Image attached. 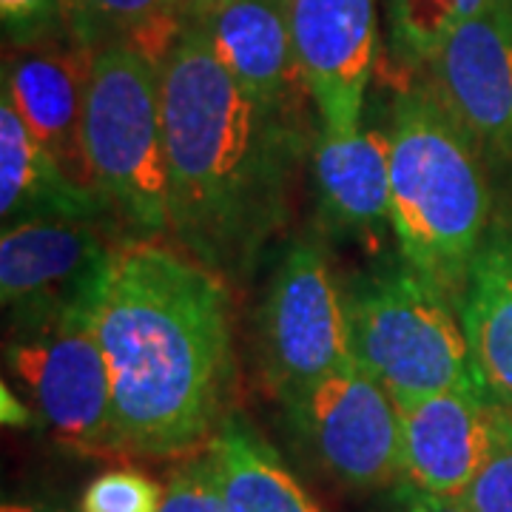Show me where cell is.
I'll use <instances>...</instances> for the list:
<instances>
[{
    "mask_svg": "<svg viewBox=\"0 0 512 512\" xmlns=\"http://www.w3.org/2000/svg\"><path fill=\"white\" fill-rule=\"evenodd\" d=\"M117 453L183 456L220 430L234 382L231 302L183 248L131 237L114 248L94 308Z\"/></svg>",
    "mask_w": 512,
    "mask_h": 512,
    "instance_id": "cell-1",
    "label": "cell"
},
{
    "mask_svg": "<svg viewBox=\"0 0 512 512\" xmlns=\"http://www.w3.org/2000/svg\"><path fill=\"white\" fill-rule=\"evenodd\" d=\"M168 234L214 274L239 279L288 220L293 168L308 143L296 111L254 100L185 12L160 66Z\"/></svg>",
    "mask_w": 512,
    "mask_h": 512,
    "instance_id": "cell-2",
    "label": "cell"
},
{
    "mask_svg": "<svg viewBox=\"0 0 512 512\" xmlns=\"http://www.w3.org/2000/svg\"><path fill=\"white\" fill-rule=\"evenodd\" d=\"M390 231L399 251L458 308L490 231L484 157L427 80L390 111Z\"/></svg>",
    "mask_w": 512,
    "mask_h": 512,
    "instance_id": "cell-3",
    "label": "cell"
},
{
    "mask_svg": "<svg viewBox=\"0 0 512 512\" xmlns=\"http://www.w3.org/2000/svg\"><path fill=\"white\" fill-rule=\"evenodd\" d=\"M83 143L97 194L111 217L134 237L168 234L160 63L128 40H111L94 52Z\"/></svg>",
    "mask_w": 512,
    "mask_h": 512,
    "instance_id": "cell-4",
    "label": "cell"
},
{
    "mask_svg": "<svg viewBox=\"0 0 512 512\" xmlns=\"http://www.w3.org/2000/svg\"><path fill=\"white\" fill-rule=\"evenodd\" d=\"M345 291L350 348L396 404L481 390L458 308L404 259L356 276Z\"/></svg>",
    "mask_w": 512,
    "mask_h": 512,
    "instance_id": "cell-5",
    "label": "cell"
},
{
    "mask_svg": "<svg viewBox=\"0 0 512 512\" xmlns=\"http://www.w3.org/2000/svg\"><path fill=\"white\" fill-rule=\"evenodd\" d=\"M94 308L12 328L3 359L57 441L117 453L111 373L94 330Z\"/></svg>",
    "mask_w": 512,
    "mask_h": 512,
    "instance_id": "cell-6",
    "label": "cell"
},
{
    "mask_svg": "<svg viewBox=\"0 0 512 512\" xmlns=\"http://www.w3.org/2000/svg\"><path fill=\"white\" fill-rule=\"evenodd\" d=\"M256 333L265 379L282 402L356 362L345 291L319 248L296 242L279 259L259 305Z\"/></svg>",
    "mask_w": 512,
    "mask_h": 512,
    "instance_id": "cell-7",
    "label": "cell"
},
{
    "mask_svg": "<svg viewBox=\"0 0 512 512\" xmlns=\"http://www.w3.org/2000/svg\"><path fill=\"white\" fill-rule=\"evenodd\" d=\"M282 404L305 447L342 484L373 490L404 476L399 404L359 362Z\"/></svg>",
    "mask_w": 512,
    "mask_h": 512,
    "instance_id": "cell-8",
    "label": "cell"
},
{
    "mask_svg": "<svg viewBox=\"0 0 512 512\" xmlns=\"http://www.w3.org/2000/svg\"><path fill=\"white\" fill-rule=\"evenodd\" d=\"M114 248L94 220L35 217L3 225L0 299L12 328L94 308Z\"/></svg>",
    "mask_w": 512,
    "mask_h": 512,
    "instance_id": "cell-9",
    "label": "cell"
},
{
    "mask_svg": "<svg viewBox=\"0 0 512 512\" xmlns=\"http://www.w3.org/2000/svg\"><path fill=\"white\" fill-rule=\"evenodd\" d=\"M288 20L322 131L339 137L359 131L379 49L376 0H288Z\"/></svg>",
    "mask_w": 512,
    "mask_h": 512,
    "instance_id": "cell-10",
    "label": "cell"
},
{
    "mask_svg": "<svg viewBox=\"0 0 512 512\" xmlns=\"http://www.w3.org/2000/svg\"><path fill=\"white\" fill-rule=\"evenodd\" d=\"M427 69L481 157L512 165V0H493L464 20Z\"/></svg>",
    "mask_w": 512,
    "mask_h": 512,
    "instance_id": "cell-11",
    "label": "cell"
},
{
    "mask_svg": "<svg viewBox=\"0 0 512 512\" xmlns=\"http://www.w3.org/2000/svg\"><path fill=\"white\" fill-rule=\"evenodd\" d=\"M92 57L94 49L69 35L35 46H15V52L3 60V94L12 100L32 137L55 157L63 174L100 200L83 143V106Z\"/></svg>",
    "mask_w": 512,
    "mask_h": 512,
    "instance_id": "cell-12",
    "label": "cell"
},
{
    "mask_svg": "<svg viewBox=\"0 0 512 512\" xmlns=\"http://www.w3.org/2000/svg\"><path fill=\"white\" fill-rule=\"evenodd\" d=\"M404 484L461 498L490 456L501 404L481 390H447L399 404Z\"/></svg>",
    "mask_w": 512,
    "mask_h": 512,
    "instance_id": "cell-13",
    "label": "cell"
},
{
    "mask_svg": "<svg viewBox=\"0 0 512 512\" xmlns=\"http://www.w3.org/2000/svg\"><path fill=\"white\" fill-rule=\"evenodd\" d=\"M194 12L214 52L245 92L271 109L296 111L308 97L293 55L288 0H214Z\"/></svg>",
    "mask_w": 512,
    "mask_h": 512,
    "instance_id": "cell-14",
    "label": "cell"
},
{
    "mask_svg": "<svg viewBox=\"0 0 512 512\" xmlns=\"http://www.w3.org/2000/svg\"><path fill=\"white\" fill-rule=\"evenodd\" d=\"M313 191L319 217L333 234L379 237L390 228V134L359 128L313 140Z\"/></svg>",
    "mask_w": 512,
    "mask_h": 512,
    "instance_id": "cell-15",
    "label": "cell"
},
{
    "mask_svg": "<svg viewBox=\"0 0 512 512\" xmlns=\"http://www.w3.org/2000/svg\"><path fill=\"white\" fill-rule=\"evenodd\" d=\"M458 316L481 387L512 410V222L490 225L478 248Z\"/></svg>",
    "mask_w": 512,
    "mask_h": 512,
    "instance_id": "cell-16",
    "label": "cell"
},
{
    "mask_svg": "<svg viewBox=\"0 0 512 512\" xmlns=\"http://www.w3.org/2000/svg\"><path fill=\"white\" fill-rule=\"evenodd\" d=\"M0 217L3 225L35 217L109 220V208L74 185L55 157L32 137L6 94H0Z\"/></svg>",
    "mask_w": 512,
    "mask_h": 512,
    "instance_id": "cell-17",
    "label": "cell"
},
{
    "mask_svg": "<svg viewBox=\"0 0 512 512\" xmlns=\"http://www.w3.org/2000/svg\"><path fill=\"white\" fill-rule=\"evenodd\" d=\"M228 512H325L276 450L237 416L208 441Z\"/></svg>",
    "mask_w": 512,
    "mask_h": 512,
    "instance_id": "cell-18",
    "label": "cell"
},
{
    "mask_svg": "<svg viewBox=\"0 0 512 512\" xmlns=\"http://www.w3.org/2000/svg\"><path fill=\"white\" fill-rule=\"evenodd\" d=\"M180 6L183 0H63L72 40L94 52L111 40H128L160 66L183 32Z\"/></svg>",
    "mask_w": 512,
    "mask_h": 512,
    "instance_id": "cell-19",
    "label": "cell"
},
{
    "mask_svg": "<svg viewBox=\"0 0 512 512\" xmlns=\"http://www.w3.org/2000/svg\"><path fill=\"white\" fill-rule=\"evenodd\" d=\"M493 0H384L387 35L396 60L430 66L447 37Z\"/></svg>",
    "mask_w": 512,
    "mask_h": 512,
    "instance_id": "cell-20",
    "label": "cell"
},
{
    "mask_svg": "<svg viewBox=\"0 0 512 512\" xmlns=\"http://www.w3.org/2000/svg\"><path fill=\"white\" fill-rule=\"evenodd\" d=\"M470 512H512V410L501 407L490 456L461 495Z\"/></svg>",
    "mask_w": 512,
    "mask_h": 512,
    "instance_id": "cell-21",
    "label": "cell"
},
{
    "mask_svg": "<svg viewBox=\"0 0 512 512\" xmlns=\"http://www.w3.org/2000/svg\"><path fill=\"white\" fill-rule=\"evenodd\" d=\"M163 487L140 470H109L97 476L80 498V512H157Z\"/></svg>",
    "mask_w": 512,
    "mask_h": 512,
    "instance_id": "cell-22",
    "label": "cell"
},
{
    "mask_svg": "<svg viewBox=\"0 0 512 512\" xmlns=\"http://www.w3.org/2000/svg\"><path fill=\"white\" fill-rule=\"evenodd\" d=\"M157 512H228L225 495H222L220 476L214 467V458L205 453L191 461L171 476L163 493V504Z\"/></svg>",
    "mask_w": 512,
    "mask_h": 512,
    "instance_id": "cell-23",
    "label": "cell"
},
{
    "mask_svg": "<svg viewBox=\"0 0 512 512\" xmlns=\"http://www.w3.org/2000/svg\"><path fill=\"white\" fill-rule=\"evenodd\" d=\"M0 20L12 46H35L69 35L63 0H0Z\"/></svg>",
    "mask_w": 512,
    "mask_h": 512,
    "instance_id": "cell-24",
    "label": "cell"
},
{
    "mask_svg": "<svg viewBox=\"0 0 512 512\" xmlns=\"http://www.w3.org/2000/svg\"><path fill=\"white\" fill-rule=\"evenodd\" d=\"M404 512H470L461 498H441V495L421 493L416 487L404 484Z\"/></svg>",
    "mask_w": 512,
    "mask_h": 512,
    "instance_id": "cell-25",
    "label": "cell"
},
{
    "mask_svg": "<svg viewBox=\"0 0 512 512\" xmlns=\"http://www.w3.org/2000/svg\"><path fill=\"white\" fill-rule=\"evenodd\" d=\"M0 407H3V424H12V427H29L32 424V410L12 393L9 382H3V387H0Z\"/></svg>",
    "mask_w": 512,
    "mask_h": 512,
    "instance_id": "cell-26",
    "label": "cell"
},
{
    "mask_svg": "<svg viewBox=\"0 0 512 512\" xmlns=\"http://www.w3.org/2000/svg\"><path fill=\"white\" fill-rule=\"evenodd\" d=\"M0 512H69L57 504H46V501H3Z\"/></svg>",
    "mask_w": 512,
    "mask_h": 512,
    "instance_id": "cell-27",
    "label": "cell"
},
{
    "mask_svg": "<svg viewBox=\"0 0 512 512\" xmlns=\"http://www.w3.org/2000/svg\"><path fill=\"white\" fill-rule=\"evenodd\" d=\"M188 9H200V6H208V3H214V0H183Z\"/></svg>",
    "mask_w": 512,
    "mask_h": 512,
    "instance_id": "cell-28",
    "label": "cell"
}]
</instances>
